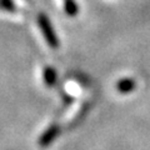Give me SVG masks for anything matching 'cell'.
<instances>
[{
    "label": "cell",
    "instance_id": "2",
    "mask_svg": "<svg viewBox=\"0 0 150 150\" xmlns=\"http://www.w3.org/2000/svg\"><path fill=\"white\" fill-rule=\"evenodd\" d=\"M59 133H60V128H59L58 125H51V126H49V128L43 133V135L40 137L39 145H40V146H43V148L48 146V145H50L51 143L54 142V139L58 137Z\"/></svg>",
    "mask_w": 150,
    "mask_h": 150
},
{
    "label": "cell",
    "instance_id": "6",
    "mask_svg": "<svg viewBox=\"0 0 150 150\" xmlns=\"http://www.w3.org/2000/svg\"><path fill=\"white\" fill-rule=\"evenodd\" d=\"M0 9L6 11H15V5L11 0H0Z\"/></svg>",
    "mask_w": 150,
    "mask_h": 150
},
{
    "label": "cell",
    "instance_id": "5",
    "mask_svg": "<svg viewBox=\"0 0 150 150\" xmlns=\"http://www.w3.org/2000/svg\"><path fill=\"white\" fill-rule=\"evenodd\" d=\"M64 10H65V13H67V15L75 16L78 14L79 9H78V5H76V3H75L74 0H65V3H64Z\"/></svg>",
    "mask_w": 150,
    "mask_h": 150
},
{
    "label": "cell",
    "instance_id": "3",
    "mask_svg": "<svg viewBox=\"0 0 150 150\" xmlns=\"http://www.w3.org/2000/svg\"><path fill=\"white\" fill-rule=\"evenodd\" d=\"M135 86H137V83H135L134 79L125 78V79H121V80L118 81V84H116V90L121 94H129L134 90Z\"/></svg>",
    "mask_w": 150,
    "mask_h": 150
},
{
    "label": "cell",
    "instance_id": "4",
    "mask_svg": "<svg viewBox=\"0 0 150 150\" xmlns=\"http://www.w3.org/2000/svg\"><path fill=\"white\" fill-rule=\"evenodd\" d=\"M44 81L48 86H53L56 81V71L54 68L46 67L44 70Z\"/></svg>",
    "mask_w": 150,
    "mask_h": 150
},
{
    "label": "cell",
    "instance_id": "1",
    "mask_svg": "<svg viewBox=\"0 0 150 150\" xmlns=\"http://www.w3.org/2000/svg\"><path fill=\"white\" fill-rule=\"evenodd\" d=\"M38 24L40 26V30L43 33V35L45 38L46 43L49 44V46L51 48H59V40H58V36H56L55 31L53 29V25L49 20V18L45 15V14H39L38 15Z\"/></svg>",
    "mask_w": 150,
    "mask_h": 150
}]
</instances>
